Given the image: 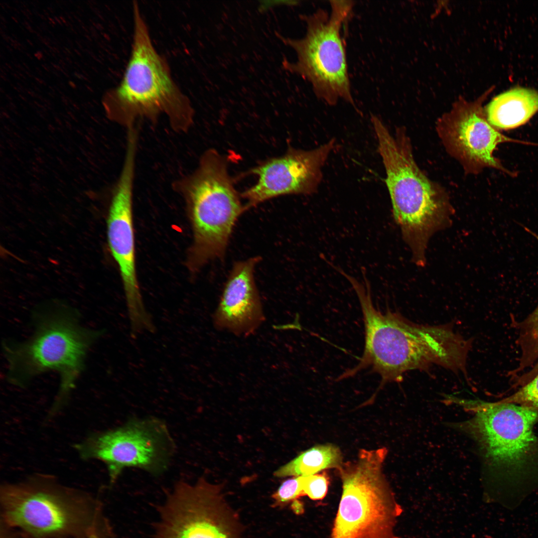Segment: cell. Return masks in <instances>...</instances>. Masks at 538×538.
<instances>
[{
    "mask_svg": "<svg viewBox=\"0 0 538 538\" xmlns=\"http://www.w3.org/2000/svg\"><path fill=\"white\" fill-rule=\"evenodd\" d=\"M33 321V331L28 338L3 343L6 379L24 388L40 375L56 372L60 383L49 413L52 417L67 402L89 350L105 331L84 326L75 309L58 302L35 311Z\"/></svg>",
    "mask_w": 538,
    "mask_h": 538,
    "instance_id": "cell-1",
    "label": "cell"
},
{
    "mask_svg": "<svg viewBox=\"0 0 538 538\" xmlns=\"http://www.w3.org/2000/svg\"><path fill=\"white\" fill-rule=\"evenodd\" d=\"M335 145L332 139L311 150L290 148L283 155L253 168L251 172L257 181L241 194L247 210L280 196L315 193L322 180V167Z\"/></svg>",
    "mask_w": 538,
    "mask_h": 538,
    "instance_id": "cell-14",
    "label": "cell"
},
{
    "mask_svg": "<svg viewBox=\"0 0 538 538\" xmlns=\"http://www.w3.org/2000/svg\"><path fill=\"white\" fill-rule=\"evenodd\" d=\"M0 538H27L18 531L0 522Z\"/></svg>",
    "mask_w": 538,
    "mask_h": 538,
    "instance_id": "cell-22",
    "label": "cell"
},
{
    "mask_svg": "<svg viewBox=\"0 0 538 538\" xmlns=\"http://www.w3.org/2000/svg\"><path fill=\"white\" fill-rule=\"evenodd\" d=\"M343 462L338 446L332 444L318 445L303 452L273 474L278 477L307 476L325 469H337Z\"/></svg>",
    "mask_w": 538,
    "mask_h": 538,
    "instance_id": "cell-18",
    "label": "cell"
},
{
    "mask_svg": "<svg viewBox=\"0 0 538 538\" xmlns=\"http://www.w3.org/2000/svg\"><path fill=\"white\" fill-rule=\"evenodd\" d=\"M388 452L361 449L336 469L342 493L330 538H395L398 508L383 470Z\"/></svg>",
    "mask_w": 538,
    "mask_h": 538,
    "instance_id": "cell-8",
    "label": "cell"
},
{
    "mask_svg": "<svg viewBox=\"0 0 538 538\" xmlns=\"http://www.w3.org/2000/svg\"><path fill=\"white\" fill-rule=\"evenodd\" d=\"M436 131L447 152L459 161L466 173L476 174L490 167L515 176L494 155V151L503 142L531 144L501 133L488 121L479 104L458 105L438 121Z\"/></svg>",
    "mask_w": 538,
    "mask_h": 538,
    "instance_id": "cell-13",
    "label": "cell"
},
{
    "mask_svg": "<svg viewBox=\"0 0 538 538\" xmlns=\"http://www.w3.org/2000/svg\"><path fill=\"white\" fill-rule=\"evenodd\" d=\"M451 403L472 414L455 427L477 443L487 476L510 485L538 481V409L455 397Z\"/></svg>",
    "mask_w": 538,
    "mask_h": 538,
    "instance_id": "cell-4",
    "label": "cell"
},
{
    "mask_svg": "<svg viewBox=\"0 0 538 538\" xmlns=\"http://www.w3.org/2000/svg\"><path fill=\"white\" fill-rule=\"evenodd\" d=\"M329 484V478L325 473L303 476V495L312 500H320L326 496Z\"/></svg>",
    "mask_w": 538,
    "mask_h": 538,
    "instance_id": "cell-20",
    "label": "cell"
},
{
    "mask_svg": "<svg viewBox=\"0 0 538 538\" xmlns=\"http://www.w3.org/2000/svg\"><path fill=\"white\" fill-rule=\"evenodd\" d=\"M173 187L184 197L190 213L192 268L199 269L222 259L237 221L247 210L229 173L227 159L216 150L208 149L195 170L176 180Z\"/></svg>",
    "mask_w": 538,
    "mask_h": 538,
    "instance_id": "cell-6",
    "label": "cell"
},
{
    "mask_svg": "<svg viewBox=\"0 0 538 538\" xmlns=\"http://www.w3.org/2000/svg\"><path fill=\"white\" fill-rule=\"evenodd\" d=\"M517 328L520 355L518 365L509 375L512 380L517 378L516 386L522 387L538 374V304Z\"/></svg>",
    "mask_w": 538,
    "mask_h": 538,
    "instance_id": "cell-17",
    "label": "cell"
},
{
    "mask_svg": "<svg viewBox=\"0 0 538 538\" xmlns=\"http://www.w3.org/2000/svg\"><path fill=\"white\" fill-rule=\"evenodd\" d=\"M485 112L488 121L498 130L517 128L538 112V91L522 87L511 88L495 97Z\"/></svg>",
    "mask_w": 538,
    "mask_h": 538,
    "instance_id": "cell-16",
    "label": "cell"
},
{
    "mask_svg": "<svg viewBox=\"0 0 538 538\" xmlns=\"http://www.w3.org/2000/svg\"><path fill=\"white\" fill-rule=\"evenodd\" d=\"M371 122L386 170L394 219L413 262L423 266L429 239L450 224L454 210L444 189L417 165L405 129L398 128L393 134L377 116H371Z\"/></svg>",
    "mask_w": 538,
    "mask_h": 538,
    "instance_id": "cell-2",
    "label": "cell"
},
{
    "mask_svg": "<svg viewBox=\"0 0 538 538\" xmlns=\"http://www.w3.org/2000/svg\"><path fill=\"white\" fill-rule=\"evenodd\" d=\"M331 12L320 8L303 16L306 33L299 39L282 38L294 49L297 60L285 61L287 70L309 82L316 96L330 105L343 99L354 105L348 72L344 24L351 16L353 1L331 0Z\"/></svg>",
    "mask_w": 538,
    "mask_h": 538,
    "instance_id": "cell-9",
    "label": "cell"
},
{
    "mask_svg": "<svg viewBox=\"0 0 538 538\" xmlns=\"http://www.w3.org/2000/svg\"><path fill=\"white\" fill-rule=\"evenodd\" d=\"M135 157L134 151H126L109 210L107 237L120 271L130 325L141 328L150 323L152 316L144 307L136 271L133 218Z\"/></svg>",
    "mask_w": 538,
    "mask_h": 538,
    "instance_id": "cell-12",
    "label": "cell"
},
{
    "mask_svg": "<svg viewBox=\"0 0 538 538\" xmlns=\"http://www.w3.org/2000/svg\"><path fill=\"white\" fill-rule=\"evenodd\" d=\"M500 401L538 409V374L514 394Z\"/></svg>",
    "mask_w": 538,
    "mask_h": 538,
    "instance_id": "cell-19",
    "label": "cell"
},
{
    "mask_svg": "<svg viewBox=\"0 0 538 538\" xmlns=\"http://www.w3.org/2000/svg\"><path fill=\"white\" fill-rule=\"evenodd\" d=\"M133 8L131 55L120 84L106 96L108 115L128 128L137 120L152 121L164 115L174 131L186 132L193 120L190 101L173 80L166 60L154 47L136 1Z\"/></svg>",
    "mask_w": 538,
    "mask_h": 538,
    "instance_id": "cell-3",
    "label": "cell"
},
{
    "mask_svg": "<svg viewBox=\"0 0 538 538\" xmlns=\"http://www.w3.org/2000/svg\"><path fill=\"white\" fill-rule=\"evenodd\" d=\"M74 448L83 460L103 462L112 484L127 468L140 469L154 476L163 474L171 462L175 445L165 423L150 417L133 418L115 428L92 432Z\"/></svg>",
    "mask_w": 538,
    "mask_h": 538,
    "instance_id": "cell-10",
    "label": "cell"
},
{
    "mask_svg": "<svg viewBox=\"0 0 538 538\" xmlns=\"http://www.w3.org/2000/svg\"><path fill=\"white\" fill-rule=\"evenodd\" d=\"M261 260L255 256L234 263L213 315L217 329L247 336L263 323L265 317L255 276Z\"/></svg>",
    "mask_w": 538,
    "mask_h": 538,
    "instance_id": "cell-15",
    "label": "cell"
},
{
    "mask_svg": "<svg viewBox=\"0 0 538 538\" xmlns=\"http://www.w3.org/2000/svg\"><path fill=\"white\" fill-rule=\"evenodd\" d=\"M0 522L27 538H85L102 521L91 494L33 474L0 486Z\"/></svg>",
    "mask_w": 538,
    "mask_h": 538,
    "instance_id": "cell-5",
    "label": "cell"
},
{
    "mask_svg": "<svg viewBox=\"0 0 538 538\" xmlns=\"http://www.w3.org/2000/svg\"><path fill=\"white\" fill-rule=\"evenodd\" d=\"M303 476L294 477L284 481L272 497L277 504H283L304 496Z\"/></svg>",
    "mask_w": 538,
    "mask_h": 538,
    "instance_id": "cell-21",
    "label": "cell"
},
{
    "mask_svg": "<svg viewBox=\"0 0 538 538\" xmlns=\"http://www.w3.org/2000/svg\"><path fill=\"white\" fill-rule=\"evenodd\" d=\"M159 514L155 538H240L239 519L220 486L204 478L177 483Z\"/></svg>",
    "mask_w": 538,
    "mask_h": 538,
    "instance_id": "cell-11",
    "label": "cell"
},
{
    "mask_svg": "<svg viewBox=\"0 0 538 538\" xmlns=\"http://www.w3.org/2000/svg\"><path fill=\"white\" fill-rule=\"evenodd\" d=\"M471 344L450 324H417L388 311L375 327L371 340L376 372L381 379L379 388L402 382L407 371H426L434 365L467 375Z\"/></svg>",
    "mask_w": 538,
    "mask_h": 538,
    "instance_id": "cell-7",
    "label": "cell"
}]
</instances>
